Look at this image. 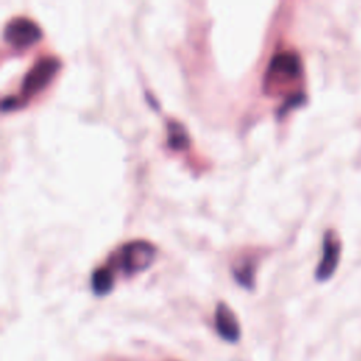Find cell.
<instances>
[{
    "label": "cell",
    "instance_id": "cell-10",
    "mask_svg": "<svg viewBox=\"0 0 361 361\" xmlns=\"http://www.w3.org/2000/svg\"><path fill=\"white\" fill-rule=\"evenodd\" d=\"M305 100V96L302 94V93H296V94H292V96H289L286 100H285V103H283V106H281V109L278 110V113L279 114H282V113H286L290 107H295V106H299L302 102Z\"/></svg>",
    "mask_w": 361,
    "mask_h": 361
},
{
    "label": "cell",
    "instance_id": "cell-4",
    "mask_svg": "<svg viewBox=\"0 0 361 361\" xmlns=\"http://www.w3.org/2000/svg\"><path fill=\"white\" fill-rule=\"evenodd\" d=\"M157 250L145 240H131L126 243L120 250L121 267L127 274H134L148 268L154 258Z\"/></svg>",
    "mask_w": 361,
    "mask_h": 361
},
{
    "label": "cell",
    "instance_id": "cell-7",
    "mask_svg": "<svg viewBox=\"0 0 361 361\" xmlns=\"http://www.w3.org/2000/svg\"><path fill=\"white\" fill-rule=\"evenodd\" d=\"M114 285V278H113V272L103 267V268H96L92 272L90 276V286L92 290L94 292V295L97 296H104L107 293H110V290L113 289Z\"/></svg>",
    "mask_w": 361,
    "mask_h": 361
},
{
    "label": "cell",
    "instance_id": "cell-9",
    "mask_svg": "<svg viewBox=\"0 0 361 361\" xmlns=\"http://www.w3.org/2000/svg\"><path fill=\"white\" fill-rule=\"evenodd\" d=\"M254 271L255 267L251 261H245L243 265L237 267L233 269L234 279L245 289H252L254 288Z\"/></svg>",
    "mask_w": 361,
    "mask_h": 361
},
{
    "label": "cell",
    "instance_id": "cell-11",
    "mask_svg": "<svg viewBox=\"0 0 361 361\" xmlns=\"http://www.w3.org/2000/svg\"><path fill=\"white\" fill-rule=\"evenodd\" d=\"M17 103H18V100H17L16 96H11V94L4 96L3 100H1V110H3V111L11 110V109H14V107L17 106Z\"/></svg>",
    "mask_w": 361,
    "mask_h": 361
},
{
    "label": "cell",
    "instance_id": "cell-2",
    "mask_svg": "<svg viewBox=\"0 0 361 361\" xmlns=\"http://www.w3.org/2000/svg\"><path fill=\"white\" fill-rule=\"evenodd\" d=\"M61 62L55 56H41L25 72L21 82V93L24 96H32L41 92L59 71Z\"/></svg>",
    "mask_w": 361,
    "mask_h": 361
},
{
    "label": "cell",
    "instance_id": "cell-8",
    "mask_svg": "<svg viewBox=\"0 0 361 361\" xmlns=\"http://www.w3.org/2000/svg\"><path fill=\"white\" fill-rule=\"evenodd\" d=\"M190 138L182 123L176 120L168 121V145L173 149H183L189 145Z\"/></svg>",
    "mask_w": 361,
    "mask_h": 361
},
{
    "label": "cell",
    "instance_id": "cell-1",
    "mask_svg": "<svg viewBox=\"0 0 361 361\" xmlns=\"http://www.w3.org/2000/svg\"><path fill=\"white\" fill-rule=\"evenodd\" d=\"M302 71L300 58L293 51H281L275 54L268 63L265 78H264V90H269L272 85L282 80H292L299 76Z\"/></svg>",
    "mask_w": 361,
    "mask_h": 361
},
{
    "label": "cell",
    "instance_id": "cell-5",
    "mask_svg": "<svg viewBox=\"0 0 361 361\" xmlns=\"http://www.w3.org/2000/svg\"><path fill=\"white\" fill-rule=\"evenodd\" d=\"M322 248H323L322 259H320V262H319V265L316 267V271H314V276L320 282L330 279L333 276L337 265H338L341 245H340V241L336 238V234L333 231H326L324 233Z\"/></svg>",
    "mask_w": 361,
    "mask_h": 361
},
{
    "label": "cell",
    "instance_id": "cell-6",
    "mask_svg": "<svg viewBox=\"0 0 361 361\" xmlns=\"http://www.w3.org/2000/svg\"><path fill=\"white\" fill-rule=\"evenodd\" d=\"M214 324L219 336L228 341V343H237L240 340V324L234 314V312L228 307L227 303L220 302L216 306L214 312Z\"/></svg>",
    "mask_w": 361,
    "mask_h": 361
},
{
    "label": "cell",
    "instance_id": "cell-3",
    "mask_svg": "<svg viewBox=\"0 0 361 361\" xmlns=\"http://www.w3.org/2000/svg\"><path fill=\"white\" fill-rule=\"evenodd\" d=\"M42 37L39 25L28 17H13L3 28L4 41L14 48H27Z\"/></svg>",
    "mask_w": 361,
    "mask_h": 361
}]
</instances>
